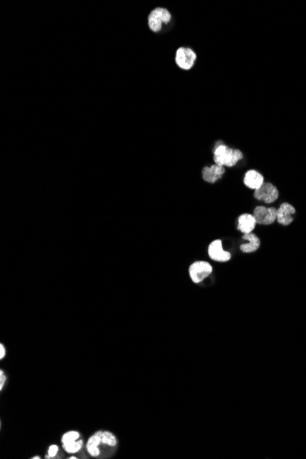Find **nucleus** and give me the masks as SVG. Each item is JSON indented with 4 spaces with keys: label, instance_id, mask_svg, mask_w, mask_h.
Segmentation results:
<instances>
[{
    "label": "nucleus",
    "instance_id": "1a4fd4ad",
    "mask_svg": "<svg viewBox=\"0 0 306 459\" xmlns=\"http://www.w3.org/2000/svg\"><path fill=\"white\" fill-rule=\"evenodd\" d=\"M208 256L210 259L218 262H225L231 259V254L230 252L223 250L220 239L214 240L213 242L210 243L208 246Z\"/></svg>",
    "mask_w": 306,
    "mask_h": 459
},
{
    "label": "nucleus",
    "instance_id": "9b49d317",
    "mask_svg": "<svg viewBox=\"0 0 306 459\" xmlns=\"http://www.w3.org/2000/svg\"><path fill=\"white\" fill-rule=\"evenodd\" d=\"M225 173V170L224 166L214 164L211 166H205L202 170V176H203L204 182L208 183H215L223 177Z\"/></svg>",
    "mask_w": 306,
    "mask_h": 459
},
{
    "label": "nucleus",
    "instance_id": "423d86ee",
    "mask_svg": "<svg viewBox=\"0 0 306 459\" xmlns=\"http://www.w3.org/2000/svg\"><path fill=\"white\" fill-rule=\"evenodd\" d=\"M197 55L191 48L180 47L176 51L175 63L177 66L183 70L188 71L196 64Z\"/></svg>",
    "mask_w": 306,
    "mask_h": 459
},
{
    "label": "nucleus",
    "instance_id": "7ed1b4c3",
    "mask_svg": "<svg viewBox=\"0 0 306 459\" xmlns=\"http://www.w3.org/2000/svg\"><path fill=\"white\" fill-rule=\"evenodd\" d=\"M62 448L69 455H75L81 452L85 446L82 434L76 430H70L63 434L61 437Z\"/></svg>",
    "mask_w": 306,
    "mask_h": 459
},
{
    "label": "nucleus",
    "instance_id": "9d476101",
    "mask_svg": "<svg viewBox=\"0 0 306 459\" xmlns=\"http://www.w3.org/2000/svg\"><path fill=\"white\" fill-rule=\"evenodd\" d=\"M296 209L289 203H282L277 209V221L282 225H289L294 222Z\"/></svg>",
    "mask_w": 306,
    "mask_h": 459
},
{
    "label": "nucleus",
    "instance_id": "f03ea898",
    "mask_svg": "<svg viewBox=\"0 0 306 459\" xmlns=\"http://www.w3.org/2000/svg\"><path fill=\"white\" fill-rule=\"evenodd\" d=\"M243 159L241 150L231 149L228 146L223 144L222 141L217 143L214 150V162L217 165L224 167H233Z\"/></svg>",
    "mask_w": 306,
    "mask_h": 459
},
{
    "label": "nucleus",
    "instance_id": "0eeeda50",
    "mask_svg": "<svg viewBox=\"0 0 306 459\" xmlns=\"http://www.w3.org/2000/svg\"><path fill=\"white\" fill-rule=\"evenodd\" d=\"M279 190L272 183H264L259 189L255 190L254 197L265 204H272L279 198Z\"/></svg>",
    "mask_w": 306,
    "mask_h": 459
},
{
    "label": "nucleus",
    "instance_id": "2eb2a0df",
    "mask_svg": "<svg viewBox=\"0 0 306 459\" xmlns=\"http://www.w3.org/2000/svg\"><path fill=\"white\" fill-rule=\"evenodd\" d=\"M60 447L56 444H52L50 447H48L47 454L45 455V458L52 459L56 458L59 455Z\"/></svg>",
    "mask_w": 306,
    "mask_h": 459
},
{
    "label": "nucleus",
    "instance_id": "ddd939ff",
    "mask_svg": "<svg viewBox=\"0 0 306 459\" xmlns=\"http://www.w3.org/2000/svg\"><path fill=\"white\" fill-rule=\"evenodd\" d=\"M255 217L251 214H243L238 217V230L244 234H250L255 228Z\"/></svg>",
    "mask_w": 306,
    "mask_h": 459
},
{
    "label": "nucleus",
    "instance_id": "dca6fc26",
    "mask_svg": "<svg viewBox=\"0 0 306 459\" xmlns=\"http://www.w3.org/2000/svg\"><path fill=\"white\" fill-rule=\"evenodd\" d=\"M8 380V376L6 374L4 370H0V391H3L5 385L7 384Z\"/></svg>",
    "mask_w": 306,
    "mask_h": 459
},
{
    "label": "nucleus",
    "instance_id": "4468645a",
    "mask_svg": "<svg viewBox=\"0 0 306 459\" xmlns=\"http://www.w3.org/2000/svg\"><path fill=\"white\" fill-rule=\"evenodd\" d=\"M242 238L243 239L248 240V243L242 244L240 246V250L242 251V252H244V253H251V252H255V251L259 250V246H260V240H259V238L255 234H253V233L244 234Z\"/></svg>",
    "mask_w": 306,
    "mask_h": 459
},
{
    "label": "nucleus",
    "instance_id": "6e6552de",
    "mask_svg": "<svg viewBox=\"0 0 306 459\" xmlns=\"http://www.w3.org/2000/svg\"><path fill=\"white\" fill-rule=\"evenodd\" d=\"M253 217H255L257 224L272 225L277 220V209L275 207L257 206L254 209Z\"/></svg>",
    "mask_w": 306,
    "mask_h": 459
},
{
    "label": "nucleus",
    "instance_id": "a211bd4d",
    "mask_svg": "<svg viewBox=\"0 0 306 459\" xmlns=\"http://www.w3.org/2000/svg\"><path fill=\"white\" fill-rule=\"evenodd\" d=\"M31 459H41L42 458V456H40V455H34V456H32V457H30Z\"/></svg>",
    "mask_w": 306,
    "mask_h": 459
},
{
    "label": "nucleus",
    "instance_id": "39448f33",
    "mask_svg": "<svg viewBox=\"0 0 306 459\" xmlns=\"http://www.w3.org/2000/svg\"><path fill=\"white\" fill-rule=\"evenodd\" d=\"M189 276L194 283H200L213 272L211 264L204 260H197L189 267Z\"/></svg>",
    "mask_w": 306,
    "mask_h": 459
},
{
    "label": "nucleus",
    "instance_id": "f3484780",
    "mask_svg": "<svg viewBox=\"0 0 306 459\" xmlns=\"http://www.w3.org/2000/svg\"><path fill=\"white\" fill-rule=\"evenodd\" d=\"M7 356V349H6V347H5L4 345L0 344V359L2 360V359H4L5 357Z\"/></svg>",
    "mask_w": 306,
    "mask_h": 459
},
{
    "label": "nucleus",
    "instance_id": "f257e3e1",
    "mask_svg": "<svg viewBox=\"0 0 306 459\" xmlns=\"http://www.w3.org/2000/svg\"><path fill=\"white\" fill-rule=\"evenodd\" d=\"M119 440L114 433L99 430L90 435L85 443L86 453L94 458H107L117 451Z\"/></svg>",
    "mask_w": 306,
    "mask_h": 459
},
{
    "label": "nucleus",
    "instance_id": "20e7f679",
    "mask_svg": "<svg viewBox=\"0 0 306 459\" xmlns=\"http://www.w3.org/2000/svg\"><path fill=\"white\" fill-rule=\"evenodd\" d=\"M171 21V14L164 8H156L149 13L148 17V25L149 30L153 32H160L163 24H169Z\"/></svg>",
    "mask_w": 306,
    "mask_h": 459
},
{
    "label": "nucleus",
    "instance_id": "f8f14e48",
    "mask_svg": "<svg viewBox=\"0 0 306 459\" xmlns=\"http://www.w3.org/2000/svg\"><path fill=\"white\" fill-rule=\"evenodd\" d=\"M245 185L253 190L259 189L264 183V177L255 170H247L244 177Z\"/></svg>",
    "mask_w": 306,
    "mask_h": 459
}]
</instances>
